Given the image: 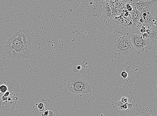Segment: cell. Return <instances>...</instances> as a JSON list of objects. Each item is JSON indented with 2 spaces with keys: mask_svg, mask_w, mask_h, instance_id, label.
Masks as SVG:
<instances>
[{
  "mask_svg": "<svg viewBox=\"0 0 157 116\" xmlns=\"http://www.w3.org/2000/svg\"><path fill=\"white\" fill-rule=\"evenodd\" d=\"M6 52L9 57L27 59L31 53V42L29 34L25 30L20 29L11 36L6 42Z\"/></svg>",
  "mask_w": 157,
  "mask_h": 116,
  "instance_id": "obj_1",
  "label": "cell"
},
{
  "mask_svg": "<svg viewBox=\"0 0 157 116\" xmlns=\"http://www.w3.org/2000/svg\"><path fill=\"white\" fill-rule=\"evenodd\" d=\"M5 83L8 89L2 94L0 107L5 110L11 111L14 110L15 107L20 90L18 83L14 80L8 79Z\"/></svg>",
  "mask_w": 157,
  "mask_h": 116,
  "instance_id": "obj_2",
  "label": "cell"
},
{
  "mask_svg": "<svg viewBox=\"0 0 157 116\" xmlns=\"http://www.w3.org/2000/svg\"><path fill=\"white\" fill-rule=\"evenodd\" d=\"M67 88L69 92L74 94L91 93L90 85L80 77H73L68 81Z\"/></svg>",
  "mask_w": 157,
  "mask_h": 116,
  "instance_id": "obj_3",
  "label": "cell"
},
{
  "mask_svg": "<svg viewBox=\"0 0 157 116\" xmlns=\"http://www.w3.org/2000/svg\"><path fill=\"white\" fill-rule=\"evenodd\" d=\"M134 49L130 36H122L116 39L113 50L115 55L121 54L126 56Z\"/></svg>",
  "mask_w": 157,
  "mask_h": 116,
  "instance_id": "obj_4",
  "label": "cell"
},
{
  "mask_svg": "<svg viewBox=\"0 0 157 116\" xmlns=\"http://www.w3.org/2000/svg\"><path fill=\"white\" fill-rule=\"evenodd\" d=\"M130 36L134 48L137 49L139 53H143L144 47L149 43V39H144L142 36L137 34H132Z\"/></svg>",
  "mask_w": 157,
  "mask_h": 116,
  "instance_id": "obj_5",
  "label": "cell"
},
{
  "mask_svg": "<svg viewBox=\"0 0 157 116\" xmlns=\"http://www.w3.org/2000/svg\"><path fill=\"white\" fill-rule=\"evenodd\" d=\"M150 2H146L143 1H136L134 4V8L141 13L143 8L148 4Z\"/></svg>",
  "mask_w": 157,
  "mask_h": 116,
  "instance_id": "obj_6",
  "label": "cell"
},
{
  "mask_svg": "<svg viewBox=\"0 0 157 116\" xmlns=\"http://www.w3.org/2000/svg\"><path fill=\"white\" fill-rule=\"evenodd\" d=\"M131 104H129V103H126L125 104L118 105L117 104L116 102L113 103L112 104V105L114 108L120 110H124L127 109L128 108H130V107L132 108V107H131L130 105Z\"/></svg>",
  "mask_w": 157,
  "mask_h": 116,
  "instance_id": "obj_7",
  "label": "cell"
},
{
  "mask_svg": "<svg viewBox=\"0 0 157 116\" xmlns=\"http://www.w3.org/2000/svg\"><path fill=\"white\" fill-rule=\"evenodd\" d=\"M140 12L136 8L133 9L131 13V18L134 21H136L137 18H139Z\"/></svg>",
  "mask_w": 157,
  "mask_h": 116,
  "instance_id": "obj_8",
  "label": "cell"
},
{
  "mask_svg": "<svg viewBox=\"0 0 157 116\" xmlns=\"http://www.w3.org/2000/svg\"><path fill=\"white\" fill-rule=\"evenodd\" d=\"M8 89V86L5 83L0 85V94H4L7 92Z\"/></svg>",
  "mask_w": 157,
  "mask_h": 116,
  "instance_id": "obj_9",
  "label": "cell"
},
{
  "mask_svg": "<svg viewBox=\"0 0 157 116\" xmlns=\"http://www.w3.org/2000/svg\"><path fill=\"white\" fill-rule=\"evenodd\" d=\"M128 102V99L125 97H123L122 98L120 101L116 102V103L119 105L127 103Z\"/></svg>",
  "mask_w": 157,
  "mask_h": 116,
  "instance_id": "obj_10",
  "label": "cell"
},
{
  "mask_svg": "<svg viewBox=\"0 0 157 116\" xmlns=\"http://www.w3.org/2000/svg\"><path fill=\"white\" fill-rule=\"evenodd\" d=\"M38 108L39 110L41 112H42L44 110L45 106L44 105L43 103H40L39 104L37 105Z\"/></svg>",
  "mask_w": 157,
  "mask_h": 116,
  "instance_id": "obj_11",
  "label": "cell"
},
{
  "mask_svg": "<svg viewBox=\"0 0 157 116\" xmlns=\"http://www.w3.org/2000/svg\"><path fill=\"white\" fill-rule=\"evenodd\" d=\"M41 115L42 116H53L54 114L52 111L47 110L44 112V114H42Z\"/></svg>",
  "mask_w": 157,
  "mask_h": 116,
  "instance_id": "obj_12",
  "label": "cell"
},
{
  "mask_svg": "<svg viewBox=\"0 0 157 116\" xmlns=\"http://www.w3.org/2000/svg\"><path fill=\"white\" fill-rule=\"evenodd\" d=\"M121 76L124 78H126L128 76V73L125 71H122L121 73Z\"/></svg>",
  "mask_w": 157,
  "mask_h": 116,
  "instance_id": "obj_13",
  "label": "cell"
},
{
  "mask_svg": "<svg viewBox=\"0 0 157 116\" xmlns=\"http://www.w3.org/2000/svg\"><path fill=\"white\" fill-rule=\"evenodd\" d=\"M81 66H77V69L78 70H80L81 69Z\"/></svg>",
  "mask_w": 157,
  "mask_h": 116,
  "instance_id": "obj_14",
  "label": "cell"
},
{
  "mask_svg": "<svg viewBox=\"0 0 157 116\" xmlns=\"http://www.w3.org/2000/svg\"><path fill=\"white\" fill-rule=\"evenodd\" d=\"M1 21H0V27H1Z\"/></svg>",
  "mask_w": 157,
  "mask_h": 116,
  "instance_id": "obj_15",
  "label": "cell"
},
{
  "mask_svg": "<svg viewBox=\"0 0 157 116\" xmlns=\"http://www.w3.org/2000/svg\"><path fill=\"white\" fill-rule=\"evenodd\" d=\"M42 116V115H40V116Z\"/></svg>",
  "mask_w": 157,
  "mask_h": 116,
  "instance_id": "obj_16",
  "label": "cell"
}]
</instances>
